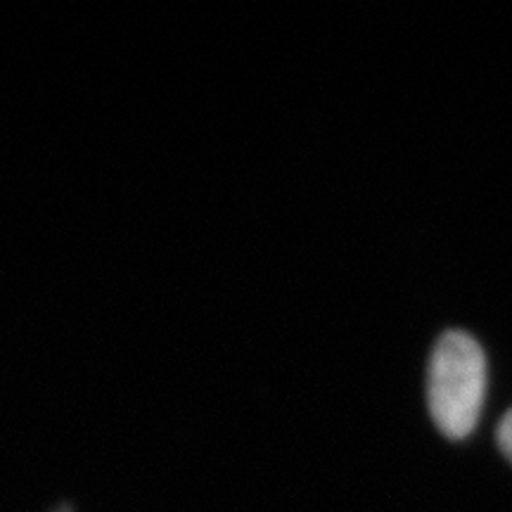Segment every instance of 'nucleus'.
Masks as SVG:
<instances>
[{
  "label": "nucleus",
  "mask_w": 512,
  "mask_h": 512,
  "mask_svg": "<svg viewBox=\"0 0 512 512\" xmlns=\"http://www.w3.org/2000/svg\"><path fill=\"white\" fill-rule=\"evenodd\" d=\"M486 394V356L475 337L448 330L439 337L427 373V403L434 425L446 439L475 432Z\"/></svg>",
  "instance_id": "nucleus-1"
},
{
  "label": "nucleus",
  "mask_w": 512,
  "mask_h": 512,
  "mask_svg": "<svg viewBox=\"0 0 512 512\" xmlns=\"http://www.w3.org/2000/svg\"><path fill=\"white\" fill-rule=\"evenodd\" d=\"M498 446H501L503 456L512 463V411L505 413L501 425H498Z\"/></svg>",
  "instance_id": "nucleus-2"
}]
</instances>
